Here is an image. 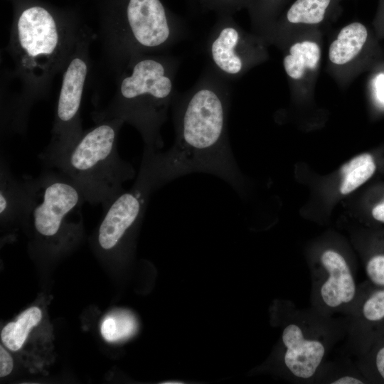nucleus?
<instances>
[{"instance_id": "obj_1", "label": "nucleus", "mask_w": 384, "mask_h": 384, "mask_svg": "<svg viewBox=\"0 0 384 384\" xmlns=\"http://www.w3.org/2000/svg\"><path fill=\"white\" fill-rule=\"evenodd\" d=\"M13 16L6 48L11 67L4 77L1 125L21 133L32 106L63 73L85 24L78 13L43 0H10Z\"/></svg>"}, {"instance_id": "obj_2", "label": "nucleus", "mask_w": 384, "mask_h": 384, "mask_svg": "<svg viewBox=\"0 0 384 384\" xmlns=\"http://www.w3.org/2000/svg\"><path fill=\"white\" fill-rule=\"evenodd\" d=\"M211 68L173 102L176 137L166 151L144 150L135 183L151 193L191 173L215 175L239 187L240 175L228 136L230 92Z\"/></svg>"}, {"instance_id": "obj_3", "label": "nucleus", "mask_w": 384, "mask_h": 384, "mask_svg": "<svg viewBox=\"0 0 384 384\" xmlns=\"http://www.w3.org/2000/svg\"><path fill=\"white\" fill-rule=\"evenodd\" d=\"M178 60L165 53L138 56L115 75L114 92L107 105L92 112L95 122L114 118L133 126L144 149L164 146L161 129L176 94Z\"/></svg>"}, {"instance_id": "obj_4", "label": "nucleus", "mask_w": 384, "mask_h": 384, "mask_svg": "<svg viewBox=\"0 0 384 384\" xmlns=\"http://www.w3.org/2000/svg\"><path fill=\"white\" fill-rule=\"evenodd\" d=\"M102 62L114 75L132 59L165 53L184 33L161 0H95Z\"/></svg>"}, {"instance_id": "obj_5", "label": "nucleus", "mask_w": 384, "mask_h": 384, "mask_svg": "<svg viewBox=\"0 0 384 384\" xmlns=\"http://www.w3.org/2000/svg\"><path fill=\"white\" fill-rule=\"evenodd\" d=\"M51 168L60 171L78 187L85 201L105 209L132 179L135 170L118 153V137L124 122L112 119L95 122Z\"/></svg>"}, {"instance_id": "obj_6", "label": "nucleus", "mask_w": 384, "mask_h": 384, "mask_svg": "<svg viewBox=\"0 0 384 384\" xmlns=\"http://www.w3.org/2000/svg\"><path fill=\"white\" fill-rule=\"evenodd\" d=\"M96 38V33L85 24L63 72L50 141L40 155V159L47 166L50 167L67 154L84 132L80 110L90 70V45Z\"/></svg>"}, {"instance_id": "obj_7", "label": "nucleus", "mask_w": 384, "mask_h": 384, "mask_svg": "<svg viewBox=\"0 0 384 384\" xmlns=\"http://www.w3.org/2000/svg\"><path fill=\"white\" fill-rule=\"evenodd\" d=\"M151 193L137 183L119 193L105 208L97 231V243L105 251L116 248L135 228L146 210Z\"/></svg>"}, {"instance_id": "obj_8", "label": "nucleus", "mask_w": 384, "mask_h": 384, "mask_svg": "<svg viewBox=\"0 0 384 384\" xmlns=\"http://www.w3.org/2000/svg\"><path fill=\"white\" fill-rule=\"evenodd\" d=\"M243 36L232 14H218V19L206 43V53L211 65L224 79L237 78L244 70Z\"/></svg>"}, {"instance_id": "obj_9", "label": "nucleus", "mask_w": 384, "mask_h": 384, "mask_svg": "<svg viewBox=\"0 0 384 384\" xmlns=\"http://www.w3.org/2000/svg\"><path fill=\"white\" fill-rule=\"evenodd\" d=\"M286 347L284 363L296 377L307 379L312 377L325 354V347L318 340L305 338L301 328L289 324L282 333Z\"/></svg>"}, {"instance_id": "obj_10", "label": "nucleus", "mask_w": 384, "mask_h": 384, "mask_svg": "<svg viewBox=\"0 0 384 384\" xmlns=\"http://www.w3.org/2000/svg\"><path fill=\"white\" fill-rule=\"evenodd\" d=\"M321 262L328 274L320 289L324 304L334 308L350 302L355 297L356 288L346 260L338 252L327 250L322 253Z\"/></svg>"}, {"instance_id": "obj_11", "label": "nucleus", "mask_w": 384, "mask_h": 384, "mask_svg": "<svg viewBox=\"0 0 384 384\" xmlns=\"http://www.w3.org/2000/svg\"><path fill=\"white\" fill-rule=\"evenodd\" d=\"M28 195V178H16L2 159L0 167V217L1 221L23 219Z\"/></svg>"}, {"instance_id": "obj_12", "label": "nucleus", "mask_w": 384, "mask_h": 384, "mask_svg": "<svg viewBox=\"0 0 384 384\" xmlns=\"http://www.w3.org/2000/svg\"><path fill=\"white\" fill-rule=\"evenodd\" d=\"M367 37V29L361 23L355 22L344 26L329 47V60L336 65L350 62L360 53Z\"/></svg>"}, {"instance_id": "obj_13", "label": "nucleus", "mask_w": 384, "mask_h": 384, "mask_svg": "<svg viewBox=\"0 0 384 384\" xmlns=\"http://www.w3.org/2000/svg\"><path fill=\"white\" fill-rule=\"evenodd\" d=\"M321 56L319 46L312 41L294 43L289 48V55L283 60L287 74L293 79H300L306 69L316 68Z\"/></svg>"}, {"instance_id": "obj_14", "label": "nucleus", "mask_w": 384, "mask_h": 384, "mask_svg": "<svg viewBox=\"0 0 384 384\" xmlns=\"http://www.w3.org/2000/svg\"><path fill=\"white\" fill-rule=\"evenodd\" d=\"M375 169L373 158L368 153L356 156L343 164L341 169L343 176L341 193L346 195L355 191L373 176Z\"/></svg>"}, {"instance_id": "obj_15", "label": "nucleus", "mask_w": 384, "mask_h": 384, "mask_svg": "<svg viewBox=\"0 0 384 384\" xmlns=\"http://www.w3.org/2000/svg\"><path fill=\"white\" fill-rule=\"evenodd\" d=\"M42 317L41 311L36 306L24 311L16 322L6 324L1 332L3 343L11 351H18L24 343L31 329L36 326Z\"/></svg>"}, {"instance_id": "obj_16", "label": "nucleus", "mask_w": 384, "mask_h": 384, "mask_svg": "<svg viewBox=\"0 0 384 384\" xmlns=\"http://www.w3.org/2000/svg\"><path fill=\"white\" fill-rule=\"evenodd\" d=\"M331 0H297L287 13L292 23L317 24L323 21Z\"/></svg>"}, {"instance_id": "obj_17", "label": "nucleus", "mask_w": 384, "mask_h": 384, "mask_svg": "<svg viewBox=\"0 0 384 384\" xmlns=\"http://www.w3.org/2000/svg\"><path fill=\"white\" fill-rule=\"evenodd\" d=\"M136 329L134 317L127 312H119L107 316L101 325L103 338L110 342L131 336Z\"/></svg>"}, {"instance_id": "obj_18", "label": "nucleus", "mask_w": 384, "mask_h": 384, "mask_svg": "<svg viewBox=\"0 0 384 384\" xmlns=\"http://www.w3.org/2000/svg\"><path fill=\"white\" fill-rule=\"evenodd\" d=\"M362 314L371 324L384 322V287H379L365 300Z\"/></svg>"}, {"instance_id": "obj_19", "label": "nucleus", "mask_w": 384, "mask_h": 384, "mask_svg": "<svg viewBox=\"0 0 384 384\" xmlns=\"http://www.w3.org/2000/svg\"><path fill=\"white\" fill-rule=\"evenodd\" d=\"M249 0H191L202 10L213 11L218 14H233Z\"/></svg>"}, {"instance_id": "obj_20", "label": "nucleus", "mask_w": 384, "mask_h": 384, "mask_svg": "<svg viewBox=\"0 0 384 384\" xmlns=\"http://www.w3.org/2000/svg\"><path fill=\"white\" fill-rule=\"evenodd\" d=\"M366 272L373 284L378 287H384V252L373 255L368 259Z\"/></svg>"}, {"instance_id": "obj_21", "label": "nucleus", "mask_w": 384, "mask_h": 384, "mask_svg": "<svg viewBox=\"0 0 384 384\" xmlns=\"http://www.w3.org/2000/svg\"><path fill=\"white\" fill-rule=\"evenodd\" d=\"M13 360L9 353L0 346V376L9 375L13 369Z\"/></svg>"}, {"instance_id": "obj_22", "label": "nucleus", "mask_w": 384, "mask_h": 384, "mask_svg": "<svg viewBox=\"0 0 384 384\" xmlns=\"http://www.w3.org/2000/svg\"><path fill=\"white\" fill-rule=\"evenodd\" d=\"M374 366L378 375L384 381V343H383L375 352L374 356Z\"/></svg>"}, {"instance_id": "obj_23", "label": "nucleus", "mask_w": 384, "mask_h": 384, "mask_svg": "<svg viewBox=\"0 0 384 384\" xmlns=\"http://www.w3.org/2000/svg\"><path fill=\"white\" fill-rule=\"evenodd\" d=\"M363 383L362 380L351 375H344L331 382L334 384H362Z\"/></svg>"}, {"instance_id": "obj_24", "label": "nucleus", "mask_w": 384, "mask_h": 384, "mask_svg": "<svg viewBox=\"0 0 384 384\" xmlns=\"http://www.w3.org/2000/svg\"><path fill=\"white\" fill-rule=\"evenodd\" d=\"M375 87L378 97L384 102V74H380L377 76Z\"/></svg>"}, {"instance_id": "obj_25", "label": "nucleus", "mask_w": 384, "mask_h": 384, "mask_svg": "<svg viewBox=\"0 0 384 384\" xmlns=\"http://www.w3.org/2000/svg\"><path fill=\"white\" fill-rule=\"evenodd\" d=\"M372 215L376 220L384 223V201L377 204L373 208Z\"/></svg>"}, {"instance_id": "obj_26", "label": "nucleus", "mask_w": 384, "mask_h": 384, "mask_svg": "<svg viewBox=\"0 0 384 384\" xmlns=\"http://www.w3.org/2000/svg\"><path fill=\"white\" fill-rule=\"evenodd\" d=\"M162 383L164 384H181L183 383L180 381H167V382H164Z\"/></svg>"}]
</instances>
